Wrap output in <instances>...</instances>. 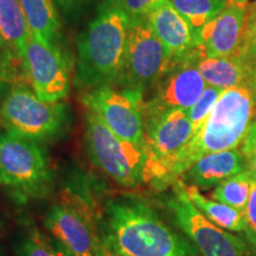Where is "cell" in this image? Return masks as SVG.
<instances>
[{
    "instance_id": "cell-1",
    "label": "cell",
    "mask_w": 256,
    "mask_h": 256,
    "mask_svg": "<svg viewBox=\"0 0 256 256\" xmlns=\"http://www.w3.org/2000/svg\"><path fill=\"white\" fill-rule=\"evenodd\" d=\"M106 249L124 256H196L198 250L170 229L142 200H110L104 210Z\"/></svg>"
},
{
    "instance_id": "cell-2",
    "label": "cell",
    "mask_w": 256,
    "mask_h": 256,
    "mask_svg": "<svg viewBox=\"0 0 256 256\" xmlns=\"http://www.w3.org/2000/svg\"><path fill=\"white\" fill-rule=\"evenodd\" d=\"M130 18L107 0L78 40V83L98 88L116 82L122 69Z\"/></svg>"
},
{
    "instance_id": "cell-3",
    "label": "cell",
    "mask_w": 256,
    "mask_h": 256,
    "mask_svg": "<svg viewBox=\"0 0 256 256\" xmlns=\"http://www.w3.org/2000/svg\"><path fill=\"white\" fill-rule=\"evenodd\" d=\"M255 118L256 92L247 87L224 90L206 122L176 160L172 180L206 154L240 148Z\"/></svg>"
},
{
    "instance_id": "cell-4",
    "label": "cell",
    "mask_w": 256,
    "mask_h": 256,
    "mask_svg": "<svg viewBox=\"0 0 256 256\" xmlns=\"http://www.w3.org/2000/svg\"><path fill=\"white\" fill-rule=\"evenodd\" d=\"M86 147L92 162L115 183L136 188L150 182L148 153L145 144L128 142L116 136L89 110Z\"/></svg>"
},
{
    "instance_id": "cell-5",
    "label": "cell",
    "mask_w": 256,
    "mask_h": 256,
    "mask_svg": "<svg viewBox=\"0 0 256 256\" xmlns=\"http://www.w3.org/2000/svg\"><path fill=\"white\" fill-rule=\"evenodd\" d=\"M51 183L46 156L34 140L11 133L0 136V188L25 200L46 194Z\"/></svg>"
},
{
    "instance_id": "cell-6",
    "label": "cell",
    "mask_w": 256,
    "mask_h": 256,
    "mask_svg": "<svg viewBox=\"0 0 256 256\" xmlns=\"http://www.w3.org/2000/svg\"><path fill=\"white\" fill-rule=\"evenodd\" d=\"M174 60L145 17L130 18L122 69L116 82L124 88L144 92L168 72Z\"/></svg>"
},
{
    "instance_id": "cell-7",
    "label": "cell",
    "mask_w": 256,
    "mask_h": 256,
    "mask_svg": "<svg viewBox=\"0 0 256 256\" xmlns=\"http://www.w3.org/2000/svg\"><path fill=\"white\" fill-rule=\"evenodd\" d=\"M0 120L8 133L36 142L54 136L63 127L66 107L40 100L25 87H16L0 104Z\"/></svg>"
},
{
    "instance_id": "cell-8",
    "label": "cell",
    "mask_w": 256,
    "mask_h": 256,
    "mask_svg": "<svg viewBox=\"0 0 256 256\" xmlns=\"http://www.w3.org/2000/svg\"><path fill=\"white\" fill-rule=\"evenodd\" d=\"M145 146L148 153L150 182L172 180L176 160L194 136L186 110H171L145 118Z\"/></svg>"
},
{
    "instance_id": "cell-9",
    "label": "cell",
    "mask_w": 256,
    "mask_h": 256,
    "mask_svg": "<svg viewBox=\"0 0 256 256\" xmlns=\"http://www.w3.org/2000/svg\"><path fill=\"white\" fill-rule=\"evenodd\" d=\"M168 206L174 223L202 256H249L241 238L217 226L194 206L182 182L176 183L174 194L168 200Z\"/></svg>"
},
{
    "instance_id": "cell-10",
    "label": "cell",
    "mask_w": 256,
    "mask_h": 256,
    "mask_svg": "<svg viewBox=\"0 0 256 256\" xmlns=\"http://www.w3.org/2000/svg\"><path fill=\"white\" fill-rule=\"evenodd\" d=\"M83 104L116 136L145 144L142 90L102 86L84 95Z\"/></svg>"
},
{
    "instance_id": "cell-11",
    "label": "cell",
    "mask_w": 256,
    "mask_h": 256,
    "mask_svg": "<svg viewBox=\"0 0 256 256\" xmlns=\"http://www.w3.org/2000/svg\"><path fill=\"white\" fill-rule=\"evenodd\" d=\"M200 50L184 58L176 60L168 72L153 83L154 92L148 101H144V119L171 110H188L196 104L206 83L198 69Z\"/></svg>"
},
{
    "instance_id": "cell-12",
    "label": "cell",
    "mask_w": 256,
    "mask_h": 256,
    "mask_svg": "<svg viewBox=\"0 0 256 256\" xmlns=\"http://www.w3.org/2000/svg\"><path fill=\"white\" fill-rule=\"evenodd\" d=\"M23 64L28 81L40 100L58 102L68 95V66L60 51L54 44L30 34Z\"/></svg>"
},
{
    "instance_id": "cell-13",
    "label": "cell",
    "mask_w": 256,
    "mask_h": 256,
    "mask_svg": "<svg viewBox=\"0 0 256 256\" xmlns=\"http://www.w3.org/2000/svg\"><path fill=\"white\" fill-rule=\"evenodd\" d=\"M46 226L72 256H96L98 247L92 220L82 209L55 204L48 212Z\"/></svg>"
},
{
    "instance_id": "cell-14",
    "label": "cell",
    "mask_w": 256,
    "mask_h": 256,
    "mask_svg": "<svg viewBox=\"0 0 256 256\" xmlns=\"http://www.w3.org/2000/svg\"><path fill=\"white\" fill-rule=\"evenodd\" d=\"M246 6L226 5L198 32L204 57H232L238 52L244 26Z\"/></svg>"
},
{
    "instance_id": "cell-15",
    "label": "cell",
    "mask_w": 256,
    "mask_h": 256,
    "mask_svg": "<svg viewBox=\"0 0 256 256\" xmlns=\"http://www.w3.org/2000/svg\"><path fill=\"white\" fill-rule=\"evenodd\" d=\"M156 37L172 54L174 58H184L200 50L198 34L172 8L168 0L156 6L145 16Z\"/></svg>"
},
{
    "instance_id": "cell-16",
    "label": "cell",
    "mask_w": 256,
    "mask_h": 256,
    "mask_svg": "<svg viewBox=\"0 0 256 256\" xmlns=\"http://www.w3.org/2000/svg\"><path fill=\"white\" fill-rule=\"evenodd\" d=\"M243 171H247L244 156L241 150L234 148L202 156L186 170L184 177L194 186L209 188Z\"/></svg>"
},
{
    "instance_id": "cell-17",
    "label": "cell",
    "mask_w": 256,
    "mask_h": 256,
    "mask_svg": "<svg viewBox=\"0 0 256 256\" xmlns=\"http://www.w3.org/2000/svg\"><path fill=\"white\" fill-rule=\"evenodd\" d=\"M198 69L210 87L226 90L235 87H247L256 92V72L238 56L202 57Z\"/></svg>"
},
{
    "instance_id": "cell-18",
    "label": "cell",
    "mask_w": 256,
    "mask_h": 256,
    "mask_svg": "<svg viewBox=\"0 0 256 256\" xmlns=\"http://www.w3.org/2000/svg\"><path fill=\"white\" fill-rule=\"evenodd\" d=\"M30 31L19 0H0V40L23 60Z\"/></svg>"
},
{
    "instance_id": "cell-19",
    "label": "cell",
    "mask_w": 256,
    "mask_h": 256,
    "mask_svg": "<svg viewBox=\"0 0 256 256\" xmlns=\"http://www.w3.org/2000/svg\"><path fill=\"white\" fill-rule=\"evenodd\" d=\"M26 18L28 31L38 40L54 44L60 20L54 0H19Z\"/></svg>"
},
{
    "instance_id": "cell-20",
    "label": "cell",
    "mask_w": 256,
    "mask_h": 256,
    "mask_svg": "<svg viewBox=\"0 0 256 256\" xmlns=\"http://www.w3.org/2000/svg\"><path fill=\"white\" fill-rule=\"evenodd\" d=\"M185 190L194 206L217 226L232 232H244V212L226 204L209 200L194 185H185Z\"/></svg>"
},
{
    "instance_id": "cell-21",
    "label": "cell",
    "mask_w": 256,
    "mask_h": 256,
    "mask_svg": "<svg viewBox=\"0 0 256 256\" xmlns=\"http://www.w3.org/2000/svg\"><path fill=\"white\" fill-rule=\"evenodd\" d=\"M254 180L255 178L248 170L243 171L215 186L211 192V198L244 212Z\"/></svg>"
},
{
    "instance_id": "cell-22",
    "label": "cell",
    "mask_w": 256,
    "mask_h": 256,
    "mask_svg": "<svg viewBox=\"0 0 256 256\" xmlns=\"http://www.w3.org/2000/svg\"><path fill=\"white\" fill-rule=\"evenodd\" d=\"M168 2L197 34L226 6V0H168Z\"/></svg>"
},
{
    "instance_id": "cell-23",
    "label": "cell",
    "mask_w": 256,
    "mask_h": 256,
    "mask_svg": "<svg viewBox=\"0 0 256 256\" xmlns=\"http://www.w3.org/2000/svg\"><path fill=\"white\" fill-rule=\"evenodd\" d=\"M235 56L241 57L256 72V2L246 6L241 46Z\"/></svg>"
},
{
    "instance_id": "cell-24",
    "label": "cell",
    "mask_w": 256,
    "mask_h": 256,
    "mask_svg": "<svg viewBox=\"0 0 256 256\" xmlns=\"http://www.w3.org/2000/svg\"><path fill=\"white\" fill-rule=\"evenodd\" d=\"M223 89L206 86V88L204 89L203 94L200 95L196 104L188 110V118H190L192 126H194V134L200 130V127L206 122L212 108L215 107L216 102L218 101L220 95L223 94Z\"/></svg>"
},
{
    "instance_id": "cell-25",
    "label": "cell",
    "mask_w": 256,
    "mask_h": 256,
    "mask_svg": "<svg viewBox=\"0 0 256 256\" xmlns=\"http://www.w3.org/2000/svg\"><path fill=\"white\" fill-rule=\"evenodd\" d=\"M18 256H56V254L46 240L37 230H34L22 242Z\"/></svg>"
},
{
    "instance_id": "cell-26",
    "label": "cell",
    "mask_w": 256,
    "mask_h": 256,
    "mask_svg": "<svg viewBox=\"0 0 256 256\" xmlns=\"http://www.w3.org/2000/svg\"><path fill=\"white\" fill-rule=\"evenodd\" d=\"M116 5L127 14L130 18L145 17L153 8L165 0H114Z\"/></svg>"
},
{
    "instance_id": "cell-27",
    "label": "cell",
    "mask_w": 256,
    "mask_h": 256,
    "mask_svg": "<svg viewBox=\"0 0 256 256\" xmlns=\"http://www.w3.org/2000/svg\"><path fill=\"white\" fill-rule=\"evenodd\" d=\"M240 150L247 162V170L256 179V120L252 124Z\"/></svg>"
},
{
    "instance_id": "cell-28",
    "label": "cell",
    "mask_w": 256,
    "mask_h": 256,
    "mask_svg": "<svg viewBox=\"0 0 256 256\" xmlns=\"http://www.w3.org/2000/svg\"><path fill=\"white\" fill-rule=\"evenodd\" d=\"M244 232L248 241H256V179L252 183L250 197L244 210Z\"/></svg>"
},
{
    "instance_id": "cell-29",
    "label": "cell",
    "mask_w": 256,
    "mask_h": 256,
    "mask_svg": "<svg viewBox=\"0 0 256 256\" xmlns=\"http://www.w3.org/2000/svg\"><path fill=\"white\" fill-rule=\"evenodd\" d=\"M64 12H72L86 2V0H54Z\"/></svg>"
},
{
    "instance_id": "cell-30",
    "label": "cell",
    "mask_w": 256,
    "mask_h": 256,
    "mask_svg": "<svg viewBox=\"0 0 256 256\" xmlns=\"http://www.w3.org/2000/svg\"><path fill=\"white\" fill-rule=\"evenodd\" d=\"M10 52H12V51L8 49L4 42L0 40V74H2V70L4 69L6 64H8V60L10 58Z\"/></svg>"
},
{
    "instance_id": "cell-31",
    "label": "cell",
    "mask_w": 256,
    "mask_h": 256,
    "mask_svg": "<svg viewBox=\"0 0 256 256\" xmlns=\"http://www.w3.org/2000/svg\"><path fill=\"white\" fill-rule=\"evenodd\" d=\"M226 5H236V6H247L249 0H226Z\"/></svg>"
},
{
    "instance_id": "cell-32",
    "label": "cell",
    "mask_w": 256,
    "mask_h": 256,
    "mask_svg": "<svg viewBox=\"0 0 256 256\" xmlns=\"http://www.w3.org/2000/svg\"><path fill=\"white\" fill-rule=\"evenodd\" d=\"M96 256H124V255H116V254H114V252H110V250H107V249H104L102 252L98 250V252H96Z\"/></svg>"
},
{
    "instance_id": "cell-33",
    "label": "cell",
    "mask_w": 256,
    "mask_h": 256,
    "mask_svg": "<svg viewBox=\"0 0 256 256\" xmlns=\"http://www.w3.org/2000/svg\"><path fill=\"white\" fill-rule=\"evenodd\" d=\"M250 244L252 246V248H254V250H255V252H256V241H255V242H252V243H250Z\"/></svg>"
}]
</instances>
